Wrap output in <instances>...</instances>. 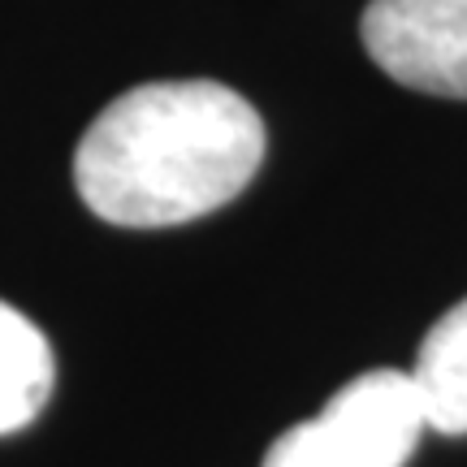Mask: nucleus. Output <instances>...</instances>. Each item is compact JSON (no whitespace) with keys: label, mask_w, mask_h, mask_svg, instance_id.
<instances>
[{"label":"nucleus","mask_w":467,"mask_h":467,"mask_svg":"<svg viewBox=\"0 0 467 467\" xmlns=\"http://www.w3.org/2000/svg\"><path fill=\"white\" fill-rule=\"evenodd\" d=\"M265 161V121L208 78L143 83L117 96L74 151V186L109 225L161 230L243 195Z\"/></svg>","instance_id":"obj_1"},{"label":"nucleus","mask_w":467,"mask_h":467,"mask_svg":"<svg viewBox=\"0 0 467 467\" xmlns=\"http://www.w3.org/2000/svg\"><path fill=\"white\" fill-rule=\"evenodd\" d=\"M424 429L411 372L372 368L350 377L320 416L277 437L265 467H402Z\"/></svg>","instance_id":"obj_2"},{"label":"nucleus","mask_w":467,"mask_h":467,"mask_svg":"<svg viewBox=\"0 0 467 467\" xmlns=\"http://www.w3.org/2000/svg\"><path fill=\"white\" fill-rule=\"evenodd\" d=\"M359 35L394 83L467 100V0H372Z\"/></svg>","instance_id":"obj_3"},{"label":"nucleus","mask_w":467,"mask_h":467,"mask_svg":"<svg viewBox=\"0 0 467 467\" xmlns=\"http://www.w3.org/2000/svg\"><path fill=\"white\" fill-rule=\"evenodd\" d=\"M424 424L446 437L467 433V299H459L424 334L411 368Z\"/></svg>","instance_id":"obj_4"},{"label":"nucleus","mask_w":467,"mask_h":467,"mask_svg":"<svg viewBox=\"0 0 467 467\" xmlns=\"http://www.w3.org/2000/svg\"><path fill=\"white\" fill-rule=\"evenodd\" d=\"M57 359L44 329L0 299V437L26 429L52 399Z\"/></svg>","instance_id":"obj_5"}]
</instances>
